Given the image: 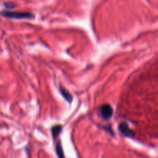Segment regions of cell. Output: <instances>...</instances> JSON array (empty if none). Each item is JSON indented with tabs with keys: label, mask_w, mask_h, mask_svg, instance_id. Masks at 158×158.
<instances>
[{
	"label": "cell",
	"mask_w": 158,
	"mask_h": 158,
	"mask_svg": "<svg viewBox=\"0 0 158 158\" xmlns=\"http://www.w3.org/2000/svg\"><path fill=\"white\" fill-rule=\"evenodd\" d=\"M99 112H100V114L103 120H109L114 114V110L110 105L106 103V104H103L100 106Z\"/></svg>",
	"instance_id": "obj_2"
},
{
	"label": "cell",
	"mask_w": 158,
	"mask_h": 158,
	"mask_svg": "<svg viewBox=\"0 0 158 158\" xmlns=\"http://www.w3.org/2000/svg\"><path fill=\"white\" fill-rule=\"evenodd\" d=\"M4 6H6V9H13V8L15 7V5L12 4V2H6L4 4Z\"/></svg>",
	"instance_id": "obj_7"
},
{
	"label": "cell",
	"mask_w": 158,
	"mask_h": 158,
	"mask_svg": "<svg viewBox=\"0 0 158 158\" xmlns=\"http://www.w3.org/2000/svg\"><path fill=\"white\" fill-rule=\"evenodd\" d=\"M60 92L61 94L62 97L66 100L69 103H70L73 100V96L71 95L70 93L66 89V88L63 87V86H60Z\"/></svg>",
	"instance_id": "obj_4"
},
{
	"label": "cell",
	"mask_w": 158,
	"mask_h": 158,
	"mask_svg": "<svg viewBox=\"0 0 158 158\" xmlns=\"http://www.w3.org/2000/svg\"><path fill=\"white\" fill-rule=\"evenodd\" d=\"M118 131H120L123 135H124L125 137H133L134 136V132L130 128V127L128 126L127 123H125V122L119 124Z\"/></svg>",
	"instance_id": "obj_3"
},
{
	"label": "cell",
	"mask_w": 158,
	"mask_h": 158,
	"mask_svg": "<svg viewBox=\"0 0 158 158\" xmlns=\"http://www.w3.org/2000/svg\"><path fill=\"white\" fill-rule=\"evenodd\" d=\"M55 151H56V154L58 158H65L64 153H63V147H62L60 140H58V141L56 142V143Z\"/></svg>",
	"instance_id": "obj_6"
},
{
	"label": "cell",
	"mask_w": 158,
	"mask_h": 158,
	"mask_svg": "<svg viewBox=\"0 0 158 158\" xmlns=\"http://www.w3.org/2000/svg\"><path fill=\"white\" fill-rule=\"evenodd\" d=\"M0 15L6 18L14 19H32L34 15L29 12H12L10 10H2L0 12Z\"/></svg>",
	"instance_id": "obj_1"
},
{
	"label": "cell",
	"mask_w": 158,
	"mask_h": 158,
	"mask_svg": "<svg viewBox=\"0 0 158 158\" xmlns=\"http://www.w3.org/2000/svg\"><path fill=\"white\" fill-rule=\"evenodd\" d=\"M62 130H63V126L59 124L55 125V126H53L52 128H51V134H52V138H53L54 140H55L59 135H60Z\"/></svg>",
	"instance_id": "obj_5"
}]
</instances>
